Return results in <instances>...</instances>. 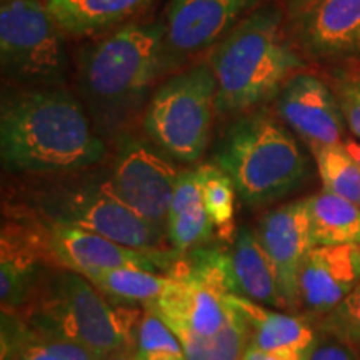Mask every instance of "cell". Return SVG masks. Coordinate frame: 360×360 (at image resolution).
<instances>
[{
    "instance_id": "obj_4",
    "label": "cell",
    "mask_w": 360,
    "mask_h": 360,
    "mask_svg": "<svg viewBox=\"0 0 360 360\" xmlns=\"http://www.w3.org/2000/svg\"><path fill=\"white\" fill-rule=\"evenodd\" d=\"M17 312L34 330L75 342L98 360H109L134 354L143 310L115 302L82 274L56 267L44 274Z\"/></svg>"
},
{
    "instance_id": "obj_8",
    "label": "cell",
    "mask_w": 360,
    "mask_h": 360,
    "mask_svg": "<svg viewBox=\"0 0 360 360\" xmlns=\"http://www.w3.org/2000/svg\"><path fill=\"white\" fill-rule=\"evenodd\" d=\"M217 114V80L209 58L170 74L142 114L147 139L174 160H200Z\"/></svg>"
},
{
    "instance_id": "obj_24",
    "label": "cell",
    "mask_w": 360,
    "mask_h": 360,
    "mask_svg": "<svg viewBox=\"0 0 360 360\" xmlns=\"http://www.w3.org/2000/svg\"><path fill=\"white\" fill-rule=\"evenodd\" d=\"M92 282L115 302L146 307L164 295L172 283V276L141 267H119L101 274Z\"/></svg>"
},
{
    "instance_id": "obj_16",
    "label": "cell",
    "mask_w": 360,
    "mask_h": 360,
    "mask_svg": "<svg viewBox=\"0 0 360 360\" xmlns=\"http://www.w3.org/2000/svg\"><path fill=\"white\" fill-rule=\"evenodd\" d=\"M359 282L360 245H314L300 272V307L323 317Z\"/></svg>"
},
{
    "instance_id": "obj_20",
    "label": "cell",
    "mask_w": 360,
    "mask_h": 360,
    "mask_svg": "<svg viewBox=\"0 0 360 360\" xmlns=\"http://www.w3.org/2000/svg\"><path fill=\"white\" fill-rule=\"evenodd\" d=\"M236 300L250 326V344L254 347L262 352L295 350L309 355L317 339L312 322L302 315L269 310L242 295H236Z\"/></svg>"
},
{
    "instance_id": "obj_23",
    "label": "cell",
    "mask_w": 360,
    "mask_h": 360,
    "mask_svg": "<svg viewBox=\"0 0 360 360\" xmlns=\"http://www.w3.org/2000/svg\"><path fill=\"white\" fill-rule=\"evenodd\" d=\"M314 245H360V207L344 197L321 192L307 197Z\"/></svg>"
},
{
    "instance_id": "obj_17",
    "label": "cell",
    "mask_w": 360,
    "mask_h": 360,
    "mask_svg": "<svg viewBox=\"0 0 360 360\" xmlns=\"http://www.w3.org/2000/svg\"><path fill=\"white\" fill-rule=\"evenodd\" d=\"M299 42L317 57L360 52V0H321L294 22Z\"/></svg>"
},
{
    "instance_id": "obj_21",
    "label": "cell",
    "mask_w": 360,
    "mask_h": 360,
    "mask_svg": "<svg viewBox=\"0 0 360 360\" xmlns=\"http://www.w3.org/2000/svg\"><path fill=\"white\" fill-rule=\"evenodd\" d=\"M214 227L202 200L199 170L197 167L180 170L169 209V245L177 252L207 245L212 238Z\"/></svg>"
},
{
    "instance_id": "obj_12",
    "label": "cell",
    "mask_w": 360,
    "mask_h": 360,
    "mask_svg": "<svg viewBox=\"0 0 360 360\" xmlns=\"http://www.w3.org/2000/svg\"><path fill=\"white\" fill-rule=\"evenodd\" d=\"M44 229L58 265L82 274L89 281L119 267H141L167 274L180 254L175 249H134L101 233L69 225H44Z\"/></svg>"
},
{
    "instance_id": "obj_14",
    "label": "cell",
    "mask_w": 360,
    "mask_h": 360,
    "mask_svg": "<svg viewBox=\"0 0 360 360\" xmlns=\"http://www.w3.org/2000/svg\"><path fill=\"white\" fill-rule=\"evenodd\" d=\"M277 112L310 148L344 142L345 119L339 98L315 75H292L278 92Z\"/></svg>"
},
{
    "instance_id": "obj_27",
    "label": "cell",
    "mask_w": 360,
    "mask_h": 360,
    "mask_svg": "<svg viewBox=\"0 0 360 360\" xmlns=\"http://www.w3.org/2000/svg\"><path fill=\"white\" fill-rule=\"evenodd\" d=\"M134 352H174L182 354L184 349L172 328L162 321L159 314L143 307L141 322L135 332Z\"/></svg>"
},
{
    "instance_id": "obj_5",
    "label": "cell",
    "mask_w": 360,
    "mask_h": 360,
    "mask_svg": "<svg viewBox=\"0 0 360 360\" xmlns=\"http://www.w3.org/2000/svg\"><path fill=\"white\" fill-rule=\"evenodd\" d=\"M37 177V182L22 187V197L4 204V214L42 225L79 227L134 249H172L164 232L117 199L105 170L84 169Z\"/></svg>"
},
{
    "instance_id": "obj_31",
    "label": "cell",
    "mask_w": 360,
    "mask_h": 360,
    "mask_svg": "<svg viewBox=\"0 0 360 360\" xmlns=\"http://www.w3.org/2000/svg\"><path fill=\"white\" fill-rule=\"evenodd\" d=\"M321 0H281V7L292 22L302 19Z\"/></svg>"
},
{
    "instance_id": "obj_9",
    "label": "cell",
    "mask_w": 360,
    "mask_h": 360,
    "mask_svg": "<svg viewBox=\"0 0 360 360\" xmlns=\"http://www.w3.org/2000/svg\"><path fill=\"white\" fill-rule=\"evenodd\" d=\"M67 34L47 0H2L0 67L8 85H64L69 74Z\"/></svg>"
},
{
    "instance_id": "obj_28",
    "label": "cell",
    "mask_w": 360,
    "mask_h": 360,
    "mask_svg": "<svg viewBox=\"0 0 360 360\" xmlns=\"http://www.w3.org/2000/svg\"><path fill=\"white\" fill-rule=\"evenodd\" d=\"M319 330L330 332L340 339L360 345V282L339 305L323 315Z\"/></svg>"
},
{
    "instance_id": "obj_36",
    "label": "cell",
    "mask_w": 360,
    "mask_h": 360,
    "mask_svg": "<svg viewBox=\"0 0 360 360\" xmlns=\"http://www.w3.org/2000/svg\"><path fill=\"white\" fill-rule=\"evenodd\" d=\"M109 360H134V359H132V354H117Z\"/></svg>"
},
{
    "instance_id": "obj_29",
    "label": "cell",
    "mask_w": 360,
    "mask_h": 360,
    "mask_svg": "<svg viewBox=\"0 0 360 360\" xmlns=\"http://www.w3.org/2000/svg\"><path fill=\"white\" fill-rule=\"evenodd\" d=\"M307 360H360V350L352 342L319 330Z\"/></svg>"
},
{
    "instance_id": "obj_6",
    "label": "cell",
    "mask_w": 360,
    "mask_h": 360,
    "mask_svg": "<svg viewBox=\"0 0 360 360\" xmlns=\"http://www.w3.org/2000/svg\"><path fill=\"white\" fill-rule=\"evenodd\" d=\"M214 164L229 174L237 195L250 207L289 197L309 175L307 155L272 112L238 114L224 130Z\"/></svg>"
},
{
    "instance_id": "obj_25",
    "label": "cell",
    "mask_w": 360,
    "mask_h": 360,
    "mask_svg": "<svg viewBox=\"0 0 360 360\" xmlns=\"http://www.w3.org/2000/svg\"><path fill=\"white\" fill-rule=\"evenodd\" d=\"M322 187L360 207V164L349 154L344 142L312 148Z\"/></svg>"
},
{
    "instance_id": "obj_18",
    "label": "cell",
    "mask_w": 360,
    "mask_h": 360,
    "mask_svg": "<svg viewBox=\"0 0 360 360\" xmlns=\"http://www.w3.org/2000/svg\"><path fill=\"white\" fill-rule=\"evenodd\" d=\"M155 0H47L67 37L92 39L134 22Z\"/></svg>"
},
{
    "instance_id": "obj_13",
    "label": "cell",
    "mask_w": 360,
    "mask_h": 360,
    "mask_svg": "<svg viewBox=\"0 0 360 360\" xmlns=\"http://www.w3.org/2000/svg\"><path fill=\"white\" fill-rule=\"evenodd\" d=\"M62 269L47 231L35 220L4 214L0 232V302L19 310L49 269Z\"/></svg>"
},
{
    "instance_id": "obj_37",
    "label": "cell",
    "mask_w": 360,
    "mask_h": 360,
    "mask_svg": "<svg viewBox=\"0 0 360 360\" xmlns=\"http://www.w3.org/2000/svg\"><path fill=\"white\" fill-rule=\"evenodd\" d=\"M359 350H360V345H359Z\"/></svg>"
},
{
    "instance_id": "obj_34",
    "label": "cell",
    "mask_w": 360,
    "mask_h": 360,
    "mask_svg": "<svg viewBox=\"0 0 360 360\" xmlns=\"http://www.w3.org/2000/svg\"><path fill=\"white\" fill-rule=\"evenodd\" d=\"M344 146H345V148H347L349 154L352 155L354 159L360 164V142H357V141H345Z\"/></svg>"
},
{
    "instance_id": "obj_35",
    "label": "cell",
    "mask_w": 360,
    "mask_h": 360,
    "mask_svg": "<svg viewBox=\"0 0 360 360\" xmlns=\"http://www.w3.org/2000/svg\"><path fill=\"white\" fill-rule=\"evenodd\" d=\"M242 360H262V350H259L257 347H254V345L249 344V347H247L244 359Z\"/></svg>"
},
{
    "instance_id": "obj_10",
    "label": "cell",
    "mask_w": 360,
    "mask_h": 360,
    "mask_svg": "<svg viewBox=\"0 0 360 360\" xmlns=\"http://www.w3.org/2000/svg\"><path fill=\"white\" fill-rule=\"evenodd\" d=\"M105 180L122 204L167 236L169 209L180 170L150 141L127 132L115 139Z\"/></svg>"
},
{
    "instance_id": "obj_33",
    "label": "cell",
    "mask_w": 360,
    "mask_h": 360,
    "mask_svg": "<svg viewBox=\"0 0 360 360\" xmlns=\"http://www.w3.org/2000/svg\"><path fill=\"white\" fill-rule=\"evenodd\" d=\"M309 355L295 350H278V352H262V360H307Z\"/></svg>"
},
{
    "instance_id": "obj_7",
    "label": "cell",
    "mask_w": 360,
    "mask_h": 360,
    "mask_svg": "<svg viewBox=\"0 0 360 360\" xmlns=\"http://www.w3.org/2000/svg\"><path fill=\"white\" fill-rule=\"evenodd\" d=\"M172 283L155 302L159 314L177 335L187 360H242L250 344V326L236 294L224 287L169 272Z\"/></svg>"
},
{
    "instance_id": "obj_11",
    "label": "cell",
    "mask_w": 360,
    "mask_h": 360,
    "mask_svg": "<svg viewBox=\"0 0 360 360\" xmlns=\"http://www.w3.org/2000/svg\"><path fill=\"white\" fill-rule=\"evenodd\" d=\"M262 0H169L164 12L162 74L199 62Z\"/></svg>"
},
{
    "instance_id": "obj_2",
    "label": "cell",
    "mask_w": 360,
    "mask_h": 360,
    "mask_svg": "<svg viewBox=\"0 0 360 360\" xmlns=\"http://www.w3.org/2000/svg\"><path fill=\"white\" fill-rule=\"evenodd\" d=\"M75 57V90L105 142L127 134L162 74L164 22H129L92 37Z\"/></svg>"
},
{
    "instance_id": "obj_19",
    "label": "cell",
    "mask_w": 360,
    "mask_h": 360,
    "mask_svg": "<svg viewBox=\"0 0 360 360\" xmlns=\"http://www.w3.org/2000/svg\"><path fill=\"white\" fill-rule=\"evenodd\" d=\"M231 254L242 297L278 310H289L277 270L260 244L257 232L250 227L238 229Z\"/></svg>"
},
{
    "instance_id": "obj_1",
    "label": "cell",
    "mask_w": 360,
    "mask_h": 360,
    "mask_svg": "<svg viewBox=\"0 0 360 360\" xmlns=\"http://www.w3.org/2000/svg\"><path fill=\"white\" fill-rule=\"evenodd\" d=\"M0 155L7 172L44 175L97 167L109 148L65 85H8L0 103Z\"/></svg>"
},
{
    "instance_id": "obj_22",
    "label": "cell",
    "mask_w": 360,
    "mask_h": 360,
    "mask_svg": "<svg viewBox=\"0 0 360 360\" xmlns=\"http://www.w3.org/2000/svg\"><path fill=\"white\" fill-rule=\"evenodd\" d=\"M2 360H98L75 342L42 334L17 310L2 309Z\"/></svg>"
},
{
    "instance_id": "obj_26",
    "label": "cell",
    "mask_w": 360,
    "mask_h": 360,
    "mask_svg": "<svg viewBox=\"0 0 360 360\" xmlns=\"http://www.w3.org/2000/svg\"><path fill=\"white\" fill-rule=\"evenodd\" d=\"M197 170H199L200 193L207 214L220 231V236L231 238L233 232V215H236V186L229 174L217 164L199 165Z\"/></svg>"
},
{
    "instance_id": "obj_32",
    "label": "cell",
    "mask_w": 360,
    "mask_h": 360,
    "mask_svg": "<svg viewBox=\"0 0 360 360\" xmlns=\"http://www.w3.org/2000/svg\"><path fill=\"white\" fill-rule=\"evenodd\" d=\"M134 360H187L186 355L174 352H134Z\"/></svg>"
},
{
    "instance_id": "obj_30",
    "label": "cell",
    "mask_w": 360,
    "mask_h": 360,
    "mask_svg": "<svg viewBox=\"0 0 360 360\" xmlns=\"http://www.w3.org/2000/svg\"><path fill=\"white\" fill-rule=\"evenodd\" d=\"M339 98L342 114L350 132L360 139V80H347L339 85Z\"/></svg>"
},
{
    "instance_id": "obj_3",
    "label": "cell",
    "mask_w": 360,
    "mask_h": 360,
    "mask_svg": "<svg viewBox=\"0 0 360 360\" xmlns=\"http://www.w3.org/2000/svg\"><path fill=\"white\" fill-rule=\"evenodd\" d=\"M217 80V114L236 117L259 109L299 74L281 4H264L244 17L209 52Z\"/></svg>"
},
{
    "instance_id": "obj_15",
    "label": "cell",
    "mask_w": 360,
    "mask_h": 360,
    "mask_svg": "<svg viewBox=\"0 0 360 360\" xmlns=\"http://www.w3.org/2000/svg\"><path fill=\"white\" fill-rule=\"evenodd\" d=\"M255 232L277 270L282 294L289 310H297L300 307V272L314 247L307 199L292 200L289 204L272 209L260 219Z\"/></svg>"
}]
</instances>
